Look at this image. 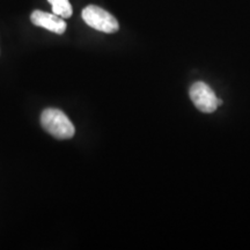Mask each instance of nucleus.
<instances>
[{"label": "nucleus", "mask_w": 250, "mask_h": 250, "mask_svg": "<svg viewBox=\"0 0 250 250\" xmlns=\"http://www.w3.org/2000/svg\"><path fill=\"white\" fill-rule=\"evenodd\" d=\"M41 124L46 132L57 139H70L76 133L73 123L59 109H45L41 115Z\"/></svg>", "instance_id": "1"}, {"label": "nucleus", "mask_w": 250, "mask_h": 250, "mask_svg": "<svg viewBox=\"0 0 250 250\" xmlns=\"http://www.w3.org/2000/svg\"><path fill=\"white\" fill-rule=\"evenodd\" d=\"M81 17L89 27L102 31V33L112 34L120 29V24H118L116 18L99 6H87L86 8H83Z\"/></svg>", "instance_id": "2"}, {"label": "nucleus", "mask_w": 250, "mask_h": 250, "mask_svg": "<svg viewBox=\"0 0 250 250\" xmlns=\"http://www.w3.org/2000/svg\"><path fill=\"white\" fill-rule=\"evenodd\" d=\"M52 6L54 14L62 19H68L72 15V6L68 0H48Z\"/></svg>", "instance_id": "5"}, {"label": "nucleus", "mask_w": 250, "mask_h": 250, "mask_svg": "<svg viewBox=\"0 0 250 250\" xmlns=\"http://www.w3.org/2000/svg\"><path fill=\"white\" fill-rule=\"evenodd\" d=\"M221 104H223V101H221L220 99H218V107H219V105H221Z\"/></svg>", "instance_id": "6"}, {"label": "nucleus", "mask_w": 250, "mask_h": 250, "mask_svg": "<svg viewBox=\"0 0 250 250\" xmlns=\"http://www.w3.org/2000/svg\"><path fill=\"white\" fill-rule=\"evenodd\" d=\"M190 99L199 111L212 114L218 109V98L208 83L198 81L191 85L189 90Z\"/></svg>", "instance_id": "3"}, {"label": "nucleus", "mask_w": 250, "mask_h": 250, "mask_svg": "<svg viewBox=\"0 0 250 250\" xmlns=\"http://www.w3.org/2000/svg\"><path fill=\"white\" fill-rule=\"evenodd\" d=\"M30 20L35 26L52 31L55 34H64L66 30V22L64 19L54 13H46L43 11H34L30 15Z\"/></svg>", "instance_id": "4"}]
</instances>
